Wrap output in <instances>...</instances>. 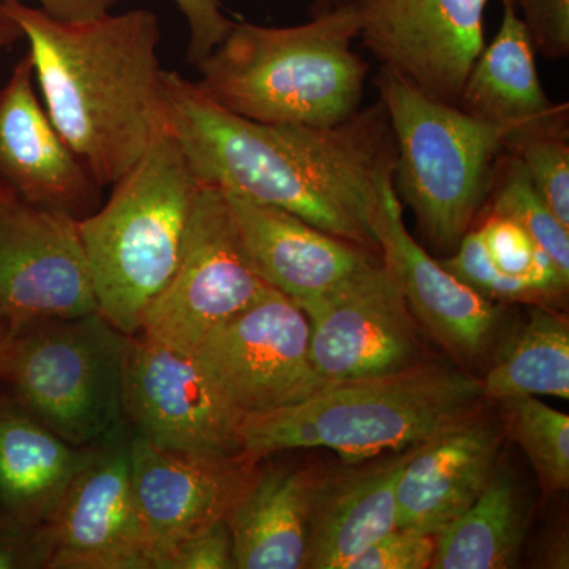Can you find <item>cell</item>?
Masks as SVG:
<instances>
[{
	"mask_svg": "<svg viewBox=\"0 0 569 569\" xmlns=\"http://www.w3.org/2000/svg\"><path fill=\"white\" fill-rule=\"evenodd\" d=\"M413 448L320 471L305 569H347L362 550L396 529L397 481Z\"/></svg>",
	"mask_w": 569,
	"mask_h": 569,
	"instance_id": "ffe728a7",
	"label": "cell"
},
{
	"mask_svg": "<svg viewBox=\"0 0 569 569\" xmlns=\"http://www.w3.org/2000/svg\"><path fill=\"white\" fill-rule=\"evenodd\" d=\"M359 39L381 67L419 91L458 104L471 67L485 50L489 0H350Z\"/></svg>",
	"mask_w": 569,
	"mask_h": 569,
	"instance_id": "5bb4252c",
	"label": "cell"
},
{
	"mask_svg": "<svg viewBox=\"0 0 569 569\" xmlns=\"http://www.w3.org/2000/svg\"><path fill=\"white\" fill-rule=\"evenodd\" d=\"M298 307L309 320L312 365L326 383L426 361L417 320L383 260Z\"/></svg>",
	"mask_w": 569,
	"mask_h": 569,
	"instance_id": "30bf717a",
	"label": "cell"
},
{
	"mask_svg": "<svg viewBox=\"0 0 569 569\" xmlns=\"http://www.w3.org/2000/svg\"><path fill=\"white\" fill-rule=\"evenodd\" d=\"M160 569H236L233 538L227 520L183 541Z\"/></svg>",
	"mask_w": 569,
	"mask_h": 569,
	"instance_id": "1f68e13d",
	"label": "cell"
},
{
	"mask_svg": "<svg viewBox=\"0 0 569 569\" xmlns=\"http://www.w3.org/2000/svg\"><path fill=\"white\" fill-rule=\"evenodd\" d=\"M350 2V0H316V6H313V17L316 14L326 13V11L335 10L337 7L346 6V3Z\"/></svg>",
	"mask_w": 569,
	"mask_h": 569,
	"instance_id": "8d00e7d4",
	"label": "cell"
},
{
	"mask_svg": "<svg viewBox=\"0 0 569 569\" xmlns=\"http://www.w3.org/2000/svg\"><path fill=\"white\" fill-rule=\"evenodd\" d=\"M356 39L350 2L290 28L234 22L197 67L194 84L223 110L252 121L337 126L361 110L369 78Z\"/></svg>",
	"mask_w": 569,
	"mask_h": 569,
	"instance_id": "3957f363",
	"label": "cell"
},
{
	"mask_svg": "<svg viewBox=\"0 0 569 569\" xmlns=\"http://www.w3.org/2000/svg\"><path fill=\"white\" fill-rule=\"evenodd\" d=\"M189 24L187 59L200 66L233 28L234 21L224 14L222 0H174Z\"/></svg>",
	"mask_w": 569,
	"mask_h": 569,
	"instance_id": "d6a6232c",
	"label": "cell"
},
{
	"mask_svg": "<svg viewBox=\"0 0 569 569\" xmlns=\"http://www.w3.org/2000/svg\"><path fill=\"white\" fill-rule=\"evenodd\" d=\"M192 356L241 418L295 406L329 385L310 358L306 313L276 288L216 326Z\"/></svg>",
	"mask_w": 569,
	"mask_h": 569,
	"instance_id": "9c48e42d",
	"label": "cell"
},
{
	"mask_svg": "<svg viewBox=\"0 0 569 569\" xmlns=\"http://www.w3.org/2000/svg\"><path fill=\"white\" fill-rule=\"evenodd\" d=\"M507 151L519 157L539 197L569 230V134L523 138Z\"/></svg>",
	"mask_w": 569,
	"mask_h": 569,
	"instance_id": "f1b7e54d",
	"label": "cell"
},
{
	"mask_svg": "<svg viewBox=\"0 0 569 569\" xmlns=\"http://www.w3.org/2000/svg\"><path fill=\"white\" fill-rule=\"evenodd\" d=\"M130 427L91 447L84 466L44 523L47 569H152L134 497Z\"/></svg>",
	"mask_w": 569,
	"mask_h": 569,
	"instance_id": "4fadbf2b",
	"label": "cell"
},
{
	"mask_svg": "<svg viewBox=\"0 0 569 569\" xmlns=\"http://www.w3.org/2000/svg\"><path fill=\"white\" fill-rule=\"evenodd\" d=\"M373 233L381 260L402 288L415 320L460 369L481 365L500 335L503 305L490 301L443 268L408 231L392 186V170L378 186Z\"/></svg>",
	"mask_w": 569,
	"mask_h": 569,
	"instance_id": "2e32d148",
	"label": "cell"
},
{
	"mask_svg": "<svg viewBox=\"0 0 569 569\" xmlns=\"http://www.w3.org/2000/svg\"><path fill=\"white\" fill-rule=\"evenodd\" d=\"M436 553V535L395 530L373 541L347 569H429Z\"/></svg>",
	"mask_w": 569,
	"mask_h": 569,
	"instance_id": "f546056e",
	"label": "cell"
},
{
	"mask_svg": "<svg viewBox=\"0 0 569 569\" xmlns=\"http://www.w3.org/2000/svg\"><path fill=\"white\" fill-rule=\"evenodd\" d=\"M112 186L107 203L80 220L78 231L99 312L137 336L178 268L200 179L167 129Z\"/></svg>",
	"mask_w": 569,
	"mask_h": 569,
	"instance_id": "5b68a950",
	"label": "cell"
},
{
	"mask_svg": "<svg viewBox=\"0 0 569 569\" xmlns=\"http://www.w3.org/2000/svg\"><path fill=\"white\" fill-rule=\"evenodd\" d=\"M264 460L246 449L211 455L163 448L132 433L134 497L152 569H160L183 541L227 519Z\"/></svg>",
	"mask_w": 569,
	"mask_h": 569,
	"instance_id": "7c38bea8",
	"label": "cell"
},
{
	"mask_svg": "<svg viewBox=\"0 0 569 569\" xmlns=\"http://www.w3.org/2000/svg\"><path fill=\"white\" fill-rule=\"evenodd\" d=\"M2 321H3L2 313H0V323H2Z\"/></svg>",
	"mask_w": 569,
	"mask_h": 569,
	"instance_id": "ab89813d",
	"label": "cell"
},
{
	"mask_svg": "<svg viewBox=\"0 0 569 569\" xmlns=\"http://www.w3.org/2000/svg\"><path fill=\"white\" fill-rule=\"evenodd\" d=\"M123 415L132 433L159 447L242 451V418L224 403L192 355L142 335L130 337Z\"/></svg>",
	"mask_w": 569,
	"mask_h": 569,
	"instance_id": "9a60e30c",
	"label": "cell"
},
{
	"mask_svg": "<svg viewBox=\"0 0 569 569\" xmlns=\"http://www.w3.org/2000/svg\"><path fill=\"white\" fill-rule=\"evenodd\" d=\"M485 402L481 380L460 367L422 361L388 376L329 383L295 406L250 415L242 448L260 459L329 449L362 462L422 443Z\"/></svg>",
	"mask_w": 569,
	"mask_h": 569,
	"instance_id": "277c9868",
	"label": "cell"
},
{
	"mask_svg": "<svg viewBox=\"0 0 569 569\" xmlns=\"http://www.w3.org/2000/svg\"><path fill=\"white\" fill-rule=\"evenodd\" d=\"M77 220L0 181V313L9 326L97 312Z\"/></svg>",
	"mask_w": 569,
	"mask_h": 569,
	"instance_id": "8fae6325",
	"label": "cell"
},
{
	"mask_svg": "<svg viewBox=\"0 0 569 569\" xmlns=\"http://www.w3.org/2000/svg\"><path fill=\"white\" fill-rule=\"evenodd\" d=\"M91 447H74L9 395H0V508L41 527L61 503Z\"/></svg>",
	"mask_w": 569,
	"mask_h": 569,
	"instance_id": "603a6c76",
	"label": "cell"
},
{
	"mask_svg": "<svg viewBox=\"0 0 569 569\" xmlns=\"http://www.w3.org/2000/svg\"><path fill=\"white\" fill-rule=\"evenodd\" d=\"M7 332H9V325H7L6 321H2V323H0V348L3 346V340H6Z\"/></svg>",
	"mask_w": 569,
	"mask_h": 569,
	"instance_id": "74e56055",
	"label": "cell"
},
{
	"mask_svg": "<svg viewBox=\"0 0 569 569\" xmlns=\"http://www.w3.org/2000/svg\"><path fill=\"white\" fill-rule=\"evenodd\" d=\"M481 380L485 400L527 396L569 399L568 318L550 306H531L527 323Z\"/></svg>",
	"mask_w": 569,
	"mask_h": 569,
	"instance_id": "d4e9b609",
	"label": "cell"
},
{
	"mask_svg": "<svg viewBox=\"0 0 569 569\" xmlns=\"http://www.w3.org/2000/svg\"><path fill=\"white\" fill-rule=\"evenodd\" d=\"M29 40L44 110L100 186L118 182L168 129L159 18L151 10L66 22L6 2Z\"/></svg>",
	"mask_w": 569,
	"mask_h": 569,
	"instance_id": "7a4b0ae2",
	"label": "cell"
},
{
	"mask_svg": "<svg viewBox=\"0 0 569 569\" xmlns=\"http://www.w3.org/2000/svg\"><path fill=\"white\" fill-rule=\"evenodd\" d=\"M130 337L99 310L9 326L0 348V385L63 440L96 447L127 425Z\"/></svg>",
	"mask_w": 569,
	"mask_h": 569,
	"instance_id": "52a82bcc",
	"label": "cell"
},
{
	"mask_svg": "<svg viewBox=\"0 0 569 569\" xmlns=\"http://www.w3.org/2000/svg\"><path fill=\"white\" fill-rule=\"evenodd\" d=\"M458 107L503 129L507 149L537 134H569L568 103H553L542 88L537 52L515 7L503 6L500 28L471 67Z\"/></svg>",
	"mask_w": 569,
	"mask_h": 569,
	"instance_id": "44dd1931",
	"label": "cell"
},
{
	"mask_svg": "<svg viewBox=\"0 0 569 569\" xmlns=\"http://www.w3.org/2000/svg\"><path fill=\"white\" fill-rule=\"evenodd\" d=\"M376 86L395 140L397 197L410 206L429 244L452 253L486 203L508 133L427 96L385 67Z\"/></svg>",
	"mask_w": 569,
	"mask_h": 569,
	"instance_id": "8992f818",
	"label": "cell"
},
{
	"mask_svg": "<svg viewBox=\"0 0 569 569\" xmlns=\"http://www.w3.org/2000/svg\"><path fill=\"white\" fill-rule=\"evenodd\" d=\"M479 408L413 448L397 481V527L436 535L488 488L505 429Z\"/></svg>",
	"mask_w": 569,
	"mask_h": 569,
	"instance_id": "d6986e66",
	"label": "cell"
},
{
	"mask_svg": "<svg viewBox=\"0 0 569 569\" xmlns=\"http://www.w3.org/2000/svg\"><path fill=\"white\" fill-rule=\"evenodd\" d=\"M272 290L242 244L222 187L200 181L178 268L138 335L193 355L216 326Z\"/></svg>",
	"mask_w": 569,
	"mask_h": 569,
	"instance_id": "ba28073f",
	"label": "cell"
},
{
	"mask_svg": "<svg viewBox=\"0 0 569 569\" xmlns=\"http://www.w3.org/2000/svg\"><path fill=\"white\" fill-rule=\"evenodd\" d=\"M526 512L512 479L496 470L470 508L436 533L429 569L515 567L522 548Z\"/></svg>",
	"mask_w": 569,
	"mask_h": 569,
	"instance_id": "cb8c5ba5",
	"label": "cell"
},
{
	"mask_svg": "<svg viewBox=\"0 0 569 569\" xmlns=\"http://www.w3.org/2000/svg\"><path fill=\"white\" fill-rule=\"evenodd\" d=\"M320 468L261 466L227 516L236 569H305Z\"/></svg>",
	"mask_w": 569,
	"mask_h": 569,
	"instance_id": "7402d4cb",
	"label": "cell"
},
{
	"mask_svg": "<svg viewBox=\"0 0 569 569\" xmlns=\"http://www.w3.org/2000/svg\"><path fill=\"white\" fill-rule=\"evenodd\" d=\"M24 39L21 26L7 10L6 2L0 0V50L13 47L14 43Z\"/></svg>",
	"mask_w": 569,
	"mask_h": 569,
	"instance_id": "d590c367",
	"label": "cell"
},
{
	"mask_svg": "<svg viewBox=\"0 0 569 569\" xmlns=\"http://www.w3.org/2000/svg\"><path fill=\"white\" fill-rule=\"evenodd\" d=\"M501 3H503V6L515 7L516 9V6H518V0H501Z\"/></svg>",
	"mask_w": 569,
	"mask_h": 569,
	"instance_id": "f35d334b",
	"label": "cell"
},
{
	"mask_svg": "<svg viewBox=\"0 0 569 569\" xmlns=\"http://www.w3.org/2000/svg\"><path fill=\"white\" fill-rule=\"evenodd\" d=\"M223 192L258 274L296 306L329 293L381 261L380 253L326 233L284 209L233 190Z\"/></svg>",
	"mask_w": 569,
	"mask_h": 569,
	"instance_id": "ac0fdd59",
	"label": "cell"
},
{
	"mask_svg": "<svg viewBox=\"0 0 569 569\" xmlns=\"http://www.w3.org/2000/svg\"><path fill=\"white\" fill-rule=\"evenodd\" d=\"M516 10L535 52L553 61L568 58L569 0H518Z\"/></svg>",
	"mask_w": 569,
	"mask_h": 569,
	"instance_id": "4dcf8cb0",
	"label": "cell"
},
{
	"mask_svg": "<svg viewBox=\"0 0 569 569\" xmlns=\"http://www.w3.org/2000/svg\"><path fill=\"white\" fill-rule=\"evenodd\" d=\"M168 130L194 176L301 217L380 253L372 219L395 140L378 102L331 127L252 121L223 110L193 81L163 73Z\"/></svg>",
	"mask_w": 569,
	"mask_h": 569,
	"instance_id": "6da1fadb",
	"label": "cell"
},
{
	"mask_svg": "<svg viewBox=\"0 0 569 569\" xmlns=\"http://www.w3.org/2000/svg\"><path fill=\"white\" fill-rule=\"evenodd\" d=\"M3 2H26V0H3ZM40 10L59 21L86 22L111 13L119 0H32Z\"/></svg>",
	"mask_w": 569,
	"mask_h": 569,
	"instance_id": "e575fe53",
	"label": "cell"
},
{
	"mask_svg": "<svg viewBox=\"0 0 569 569\" xmlns=\"http://www.w3.org/2000/svg\"><path fill=\"white\" fill-rule=\"evenodd\" d=\"M31 56L0 88V181L28 203L80 220L102 204V189L40 103Z\"/></svg>",
	"mask_w": 569,
	"mask_h": 569,
	"instance_id": "e0dca14e",
	"label": "cell"
},
{
	"mask_svg": "<svg viewBox=\"0 0 569 569\" xmlns=\"http://www.w3.org/2000/svg\"><path fill=\"white\" fill-rule=\"evenodd\" d=\"M505 436L522 448L549 493L569 486V418L533 396L500 402Z\"/></svg>",
	"mask_w": 569,
	"mask_h": 569,
	"instance_id": "83f0119b",
	"label": "cell"
},
{
	"mask_svg": "<svg viewBox=\"0 0 569 569\" xmlns=\"http://www.w3.org/2000/svg\"><path fill=\"white\" fill-rule=\"evenodd\" d=\"M473 227L478 228L498 276L515 293L516 302L553 307L563 301L569 279L522 227L488 211L479 212Z\"/></svg>",
	"mask_w": 569,
	"mask_h": 569,
	"instance_id": "484cf974",
	"label": "cell"
},
{
	"mask_svg": "<svg viewBox=\"0 0 569 569\" xmlns=\"http://www.w3.org/2000/svg\"><path fill=\"white\" fill-rule=\"evenodd\" d=\"M48 559L43 526H26L0 508V569H47Z\"/></svg>",
	"mask_w": 569,
	"mask_h": 569,
	"instance_id": "836d02e7",
	"label": "cell"
},
{
	"mask_svg": "<svg viewBox=\"0 0 569 569\" xmlns=\"http://www.w3.org/2000/svg\"><path fill=\"white\" fill-rule=\"evenodd\" d=\"M481 211L508 217L522 227L569 279V230L550 212L515 153L498 157Z\"/></svg>",
	"mask_w": 569,
	"mask_h": 569,
	"instance_id": "4316f807",
	"label": "cell"
}]
</instances>
